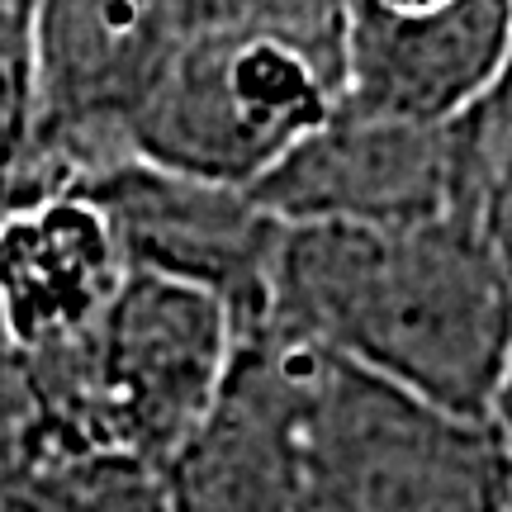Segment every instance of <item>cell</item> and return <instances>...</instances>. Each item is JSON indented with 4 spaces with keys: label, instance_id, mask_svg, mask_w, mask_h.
I'll return each mask as SVG.
<instances>
[{
    "label": "cell",
    "instance_id": "cell-2",
    "mask_svg": "<svg viewBox=\"0 0 512 512\" xmlns=\"http://www.w3.org/2000/svg\"><path fill=\"white\" fill-rule=\"evenodd\" d=\"M299 512H512V456L489 418L309 347Z\"/></svg>",
    "mask_w": 512,
    "mask_h": 512
},
{
    "label": "cell",
    "instance_id": "cell-11",
    "mask_svg": "<svg viewBox=\"0 0 512 512\" xmlns=\"http://www.w3.org/2000/svg\"><path fill=\"white\" fill-rule=\"evenodd\" d=\"M128 261L110 219L81 190H38L0 214V328L15 342H72L124 290Z\"/></svg>",
    "mask_w": 512,
    "mask_h": 512
},
{
    "label": "cell",
    "instance_id": "cell-8",
    "mask_svg": "<svg viewBox=\"0 0 512 512\" xmlns=\"http://www.w3.org/2000/svg\"><path fill=\"white\" fill-rule=\"evenodd\" d=\"M214 24L219 0H34L29 133H124L171 53Z\"/></svg>",
    "mask_w": 512,
    "mask_h": 512
},
{
    "label": "cell",
    "instance_id": "cell-4",
    "mask_svg": "<svg viewBox=\"0 0 512 512\" xmlns=\"http://www.w3.org/2000/svg\"><path fill=\"white\" fill-rule=\"evenodd\" d=\"M0 512H166V470L114 437L81 337L29 347L0 328Z\"/></svg>",
    "mask_w": 512,
    "mask_h": 512
},
{
    "label": "cell",
    "instance_id": "cell-6",
    "mask_svg": "<svg viewBox=\"0 0 512 512\" xmlns=\"http://www.w3.org/2000/svg\"><path fill=\"white\" fill-rule=\"evenodd\" d=\"M252 195L285 228H408L446 214L475 219L465 119L427 128L337 105L252 185Z\"/></svg>",
    "mask_w": 512,
    "mask_h": 512
},
{
    "label": "cell",
    "instance_id": "cell-1",
    "mask_svg": "<svg viewBox=\"0 0 512 512\" xmlns=\"http://www.w3.org/2000/svg\"><path fill=\"white\" fill-rule=\"evenodd\" d=\"M256 328L489 418L512 351V271L465 214L285 228Z\"/></svg>",
    "mask_w": 512,
    "mask_h": 512
},
{
    "label": "cell",
    "instance_id": "cell-5",
    "mask_svg": "<svg viewBox=\"0 0 512 512\" xmlns=\"http://www.w3.org/2000/svg\"><path fill=\"white\" fill-rule=\"evenodd\" d=\"M233 351L238 318L223 299L143 271H128L124 290L81 337L114 437L162 470L214 408Z\"/></svg>",
    "mask_w": 512,
    "mask_h": 512
},
{
    "label": "cell",
    "instance_id": "cell-13",
    "mask_svg": "<svg viewBox=\"0 0 512 512\" xmlns=\"http://www.w3.org/2000/svg\"><path fill=\"white\" fill-rule=\"evenodd\" d=\"M456 0H342V19H422Z\"/></svg>",
    "mask_w": 512,
    "mask_h": 512
},
{
    "label": "cell",
    "instance_id": "cell-15",
    "mask_svg": "<svg viewBox=\"0 0 512 512\" xmlns=\"http://www.w3.org/2000/svg\"><path fill=\"white\" fill-rule=\"evenodd\" d=\"M489 422L498 427V437H503V446H508V456H512V351H508V366H503V380H498V399H494Z\"/></svg>",
    "mask_w": 512,
    "mask_h": 512
},
{
    "label": "cell",
    "instance_id": "cell-14",
    "mask_svg": "<svg viewBox=\"0 0 512 512\" xmlns=\"http://www.w3.org/2000/svg\"><path fill=\"white\" fill-rule=\"evenodd\" d=\"M29 24L34 15H10V0H0V62L29 67Z\"/></svg>",
    "mask_w": 512,
    "mask_h": 512
},
{
    "label": "cell",
    "instance_id": "cell-12",
    "mask_svg": "<svg viewBox=\"0 0 512 512\" xmlns=\"http://www.w3.org/2000/svg\"><path fill=\"white\" fill-rule=\"evenodd\" d=\"M24 133H29V67L0 62V181Z\"/></svg>",
    "mask_w": 512,
    "mask_h": 512
},
{
    "label": "cell",
    "instance_id": "cell-10",
    "mask_svg": "<svg viewBox=\"0 0 512 512\" xmlns=\"http://www.w3.org/2000/svg\"><path fill=\"white\" fill-rule=\"evenodd\" d=\"M512 67V0H456L422 19H342V110L451 128Z\"/></svg>",
    "mask_w": 512,
    "mask_h": 512
},
{
    "label": "cell",
    "instance_id": "cell-7",
    "mask_svg": "<svg viewBox=\"0 0 512 512\" xmlns=\"http://www.w3.org/2000/svg\"><path fill=\"white\" fill-rule=\"evenodd\" d=\"M67 185L110 219L128 271L181 280L223 299L238 318V337L261 323L285 223H275L252 190L185 176L128 152L95 162Z\"/></svg>",
    "mask_w": 512,
    "mask_h": 512
},
{
    "label": "cell",
    "instance_id": "cell-9",
    "mask_svg": "<svg viewBox=\"0 0 512 512\" xmlns=\"http://www.w3.org/2000/svg\"><path fill=\"white\" fill-rule=\"evenodd\" d=\"M309 347L242 332L214 408L166 465V512H299Z\"/></svg>",
    "mask_w": 512,
    "mask_h": 512
},
{
    "label": "cell",
    "instance_id": "cell-3",
    "mask_svg": "<svg viewBox=\"0 0 512 512\" xmlns=\"http://www.w3.org/2000/svg\"><path fill=\"white\" fill-rule=\"evenodd\" d=\"M342 100L328 53L261 24L185 38L119 133V152L252 190Z\"/></svg>",
    "mask_w": 512,
    "mask_h": 512
}]
</instances>
